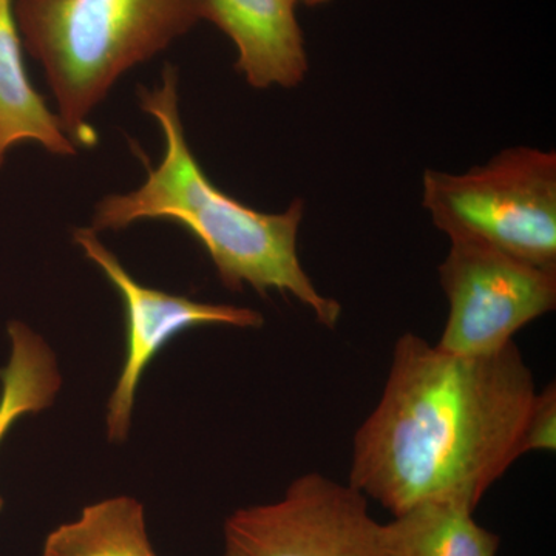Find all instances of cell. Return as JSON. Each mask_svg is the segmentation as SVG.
Returning a JSON list of instances; mask_svg holds the SVG:
<instances>
[{
    "label": "cell",
    "mask_w": 556,
    "mask_h": 556,
    "mask_svg": "<svg viewBox=\"0 0 556 556\" xmlns=\"http://www.w3.org/2000/svg\"><path fill=\"white\" fill-rule=\"evenodd\" d=\"M536 391L515 342L455 356L405 332L378 405L354 434L348 484L393 517L430 501L475 511L525 455Z\"/></svg>",
    "instance_id": "cell-1"
},
{
    "label": "cell",
    "mask_w": 556,
    "mask_h": 556,
    "mask_svg": "<svg viewBox=\"0 0 556 556\" xmlns=\"http://www.w3.org/2000/svg\"><path fill=\"white\" fill-rule=\"evenodd\" d=\"M142 112L163 130L164 155L149 167L144 185L124 195H109L94 208L91 228L121 230L142 219H169L189 230L206 249L222 283L232 291L247 285L266 298L291 295L321 327H338L342 306L327 298L303 269L298 254L305 201L280 214H266L218 189L193 156L178 109V73L166 65L159 86L138 91Z\"/></svg>",
    "instance_id": "cell-2"
},
{
    "label": "cell",
    "mask_w": 556,
    "mask_h": 556,
    "mask_svg": "<svg viewBox=\"0 0 556 556\" xmlns=\"http://www.w3.org/2000/svg\"><path fill=\"white\" fill-rule=\"evenodd\" d=\"M13 10L76 148L97 142L90 115L127 70L207 20V0H13Z\"/></svg>",
    "instance_id": "cell-3"
},
{
    "label": "cell",
    "mask_w": 556,
    "mask_h": 556,
    "mask_svg": "<svg viewBox=\"0 0 556 556\" xmlns=\"http://www.w3.org/2000/svg\"><path fill=\"white\" fill-rule=\"evenodd\" d=\"M422 204L450 241L556 269V153L508 148L463 174L427 169Z\"/></svg>",
    "instance_id": "cell-4"
},
{
    "label": "cell",
    "mask_w": 556,
    "mask_h": 556,
    "mask_svg": "<svg viewBox=\"0 0 556 556\" xmlns=\"http://www.w3.org/2000/svg\"><path fill=\"white\" fill-rule=\"evenodd\" d=\"M439 281L448 316L437 346L455 356L496 353L556 306V269L475 241H450Z\"/></svg>",
    "instance_id": "cell-5"
},
{
    "label": "cell",
    "mask_w": 556,
    "mask_h": 556,
    "mask_svg": "<svg viewBox=\"0 0 556 556\" xmlns=\"http://www.w3.org/2000/svg\"><path fill=\"white\" fill-rule=\"evenodd\" d=\"M225 556H386L383 525L353 485L313 471L276 503L233 511Z\"/></svg>",
    "instance_id": "cell-6"
},
{
    "label": "cell",
    "mask_w": 556,
    "mask_h": 556,
    "mask_svg": "<svg viewBox=\"0 0 556 556\" xmlns=\"http://www.w3.org/2000/svg\"><path fill=\"white\" fill-rule=\"evenodd\" d=\"M73 239L119 292L126 314V357L108 405V437L112 442H123L129 437L142 375L172 339L197 327L260 328L265 324L262 314L251 308L197 302L144 287L101 243L93 229L75 230Z\"/></svg>",
    "instance_id": "cell-7"
},
{
    "label": "cell",
    "mask_w": 556,
    "mask_h": 556,
    "mask_svg": "<svg viewBox=\"0 0 556 556\" xmlns=\"http://www.w3.org/2000/svg\"><path fill=\"white\" fill-rule=\"evenodd\" d=\"M295 0H207V20L237 50L240 75L254 89H292L306 78L308 54Z\"/></svg>",
    "instance_id": "cell-8"
},
{
    "label": "cell",
    "mask_w": 556,
    "mask_h": 556,
    "mask_svg": "<svg viewBox=\"0 0 556 556\" xmlns=\"http://www.w3.org/2000/svg\"><path fill=\"white\" fill-rule=\"evenodd\" d=\"M31 139L54 155H75L76 146L58 115L33 89L24 60L13 0H0V167L17 142Z\"/></svg>",
    "instance_id": "cell-9"
},
{
    "label": "cell",
    "mask_w": 556,
    "mask_h": 556,
    "mask_svg": "<svg viewBox=\"0 0 556 556\" xmlns=\"http://www.w3.org/2000/svg\"><path fill=\"white\" fill-rule=\"evenodd\" d=\"M473 515L444 501L417 504L383 525L386 556H497L501 538Z\"/></svg>",
    "instance_id": "cell-10"
},
{
    "label": "cell",
    "mask_w": 556,
    "mask_h": 556,
    "mask_svg": "<svg viewBox=\"0 0 556 556\" xmlns=\"http://www.w3.org/2000/svg\"><path fill=\"white\" fill-rule=\"evenodd\" d=\"M43 556H156L146 529L144 507L135 497L91 504L75 521L50 532Z\"/></svg>",
    "instance_id": "cell-11"
},
{
    "label": "cell",
    "mask_w": 556,
    "mask_h": 556,
    "mask_svg": "<svg viewBox=\"0 0 556 556\" xmlns=\"http://www.w3.org/2000/svg\"><path fill=\"white\" fill-rule=\"evenodd\" d=\"M11 354L0 369V442L22 416L43 412L53 405L62 378L49 343L22 321L9 325ZM3 497L0 496V514Z\"/></svg>",
    "instance_id": "cell-12"
},
{
    "label": "cell",
    "mask_w": 556,
    "mask_h": 556,
    "mask_svg": "<svg viewBox=\"0 0 556 556\" xmlns=\"http://www.w3.org/2000/svg\"><path fill=\"white\" fill-rule=\"evenodd\" d=\"M556 448V387L548 383L536 391L527 419L522 450L532 452H555Z\"/></svg>",
    "instance_id": "cell-13"
},
{
    "label": "cell",
    "mask_w": 556,
    "mask_h": 556,
    "mask_svg": "<svg viewBox=\"0 0 556 556\" xmlns=\"http://www.w3.org/2000/svg\"><path fill=\"white\" fill-rule=\"evenodd\" d=\"M328 2H331V0H295V3H303L306 7L325 5Z\"/></svg>",
    "instance_id": "cell-14"
}]
</instances>
